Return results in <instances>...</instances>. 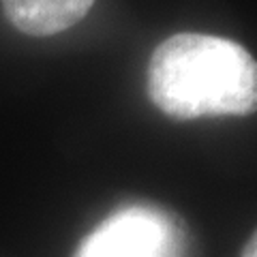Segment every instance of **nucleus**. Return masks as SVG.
Segmentation results:
<instances>
[{
  "label": "nucleus",
  "instance_id": "nucleus-3",
  "mask_svg": "<svg viewBox=\"0 0 257 257\" xmlns=\"http://www.w3.org/2000/svg\"><path fill=\"white\" fill-rule=\"evenodd\" d=\"M94 0H3L5 15L30 37H52L82 22Z\"/></svg>",
  "mask_w": 257,
  "mask_h": 257
},
{
  "label": "nucleus",
  "instance_id": "nucleus-1",
  "mask_svg": "<svg viewBox=\"0 0 257 257\" xmlns=\"http://www.w3.org/2000/svg\"><path fill=\"white\" fill-rule=\"evenodd\" d=\"M148 99L172 120L251 116L257 60L238 41L178 32L157 45L146 73Z\"/></svg>",
  "mask_w": 257,
  "mask_h": 257
},
{
  "label": "nucleus",
  "instance_id": "nucleus-2",
  "mask_svg": "<svg viewBox=\"0 0 257 257\" xmlns=\"http://www.w3.org/2000/svg\"><path fill=\"white\" fill-rule=\"evenodd\" d=\"M182 231L167 212L126 206L109 214L77 246L75 257H182Z\"/></svg>",
  "mask_w": 257,
  "mask_h": 257
},
{
  "label": "nucleus",
  "instance_id": "nucleus-4",
  "mask_svg": "<svg viewBox=\"0 0 257 257\" xmlns=\"http://www.w3.org/2000/svg\"><path fill=\"white\" fill-rule=\"evenodd\" d=\"M240 257H257V229L253 231V236L246 240V244L242 246V253Z\"/></svg>",
  "mask_w": 257,
  "mask_h": 257
}]
</instances>
